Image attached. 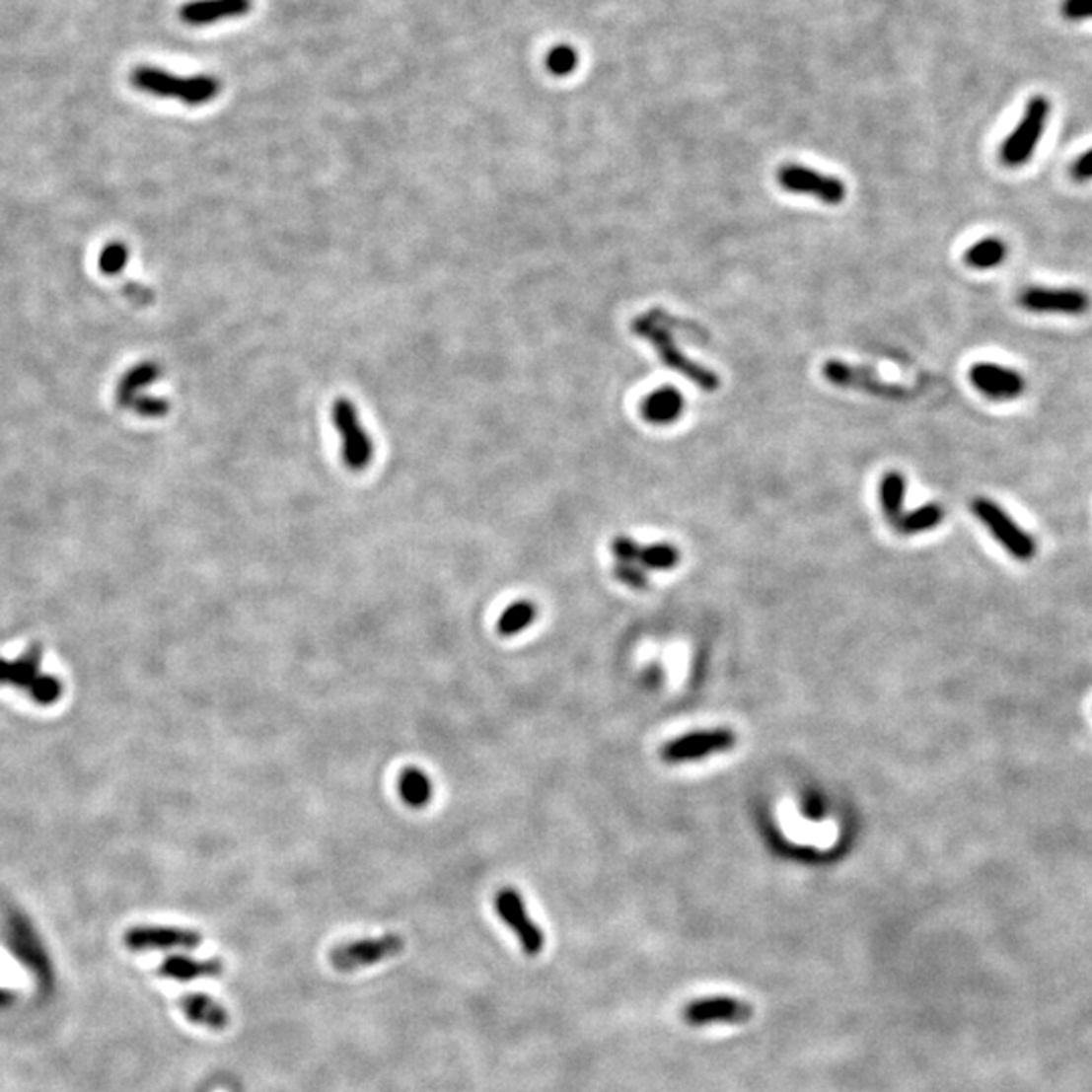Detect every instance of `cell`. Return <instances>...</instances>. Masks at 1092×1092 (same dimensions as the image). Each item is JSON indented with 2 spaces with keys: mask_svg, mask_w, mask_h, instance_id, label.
<instances>
[{
  "mask_svg": "<svg viewBox=\"0 0 1092 1092\" xmlns=\"http://www.w3.org/2000/svg\"><path fill=\"white\" fill-rule=\"evenodd\" d=\"M969 381L980 393L993 400H1014L1024 395L1026 379L995 362H978L969 371Z\"/></svg>",
  "mask_w": 1092,
  "mask_h": 1092,
  "instance_id": "obj_11",
  "label": "cell"
},
{
  "mask_svg": "<svg viewBox=\"0 0 1092 1092\" xmlns=\"http://www.w3.org/2000/svg\"><path fill=\"white\" fill-rule=\"evenodd\" d=\"M943 518H945V508L941 504H924V506H918L916 510H910L909 514H903L897 520V529L903 535H918V533L937 529V526L943 522Z\"/></svg>",
  "mask_w": 1092,
  "mask_h": 1092,
  "instance_id": "obj_21",
  "label": "cell"
},
{
  "mask_svg": "<svg viewBox=\"0 0 1092 1092\" xmlns=\"http://www.w3.org/2000/svg\"><path fill=\"white\" fill-rule=\"evenodd\" d=\"M182 1011L192 1022L213 1030H225V1026H229L227 1011L205 993H188L182 999Z\"/></svg>",
  "mask_w": 1092,
  "mask_h": 1092,
  "instance_id": "obj_18",
  "label": "cell"
},
{
  "mask_svg": "<svg viewBox=\"0 0 1092 1092\" xmlns=\"http://www.w3.org/2000/svg\"><path fill=\"white\" fill-rule=\"evenodd\" d=\"M1072 177L1080 182L1092 179V148L1076 158V162L1072 165Z\"/></svg>",
  "mask_w": 1092,
  "mask_h": 1092,
  "instance_id": "obj_32",
  "label": "cell"
},
{
  "mask_svg": "<svg viewBox=\"0 0 1092 1092\" xmlns=\"http://www.w3.org/2000/svg\"><path fill=\"white\" fill-rule=\"evenodd\" d=\"M777 179L787 192L816 196L818 200L824 202V205L834 207V205H839V202L845 198V184L839 179L822 175L814 169H807L801 165L781 167L777 173Z\"/></svg>",
  "mask_w": 1092,
  "mask_h": 1092,
  "instance_id": "obj_9",
  "label": "cell"
},
{
  "mask_svg": "<svg viewBox=\"0 0 1092 1092\" xmlns=\"http://www.w3.org/2000/svg\"><path fill=\"white\" fill-rule=\"evenodd\" d=\"M631 328H633V332H635L637 336H641V338H645V340H650V342H652V346L656 348V352L660 354V358L664 360L666 367H670L672 371L684 375L688 381H692V383L698 385L702 391H716V389L720 387V379H718L716 373H712L710 369L702 367V364H698V362L691 360L688 356H684V354L676 348V344H674L670 332H668L666 328L656 327V324H654L650 318H647V316H645V318H637V320L633 322V327H631Z\"/></svg>",
  "mask_w": 1092,
  "mask_h": 1092,
  "instance_id": "obj_2",
  "label": "cell"
},
{
  "mask_svg": "<svg viewBox=\"0 0 1092 1092\" xmlns=\"http://www.w3.org/2000/svg\"><path fill=\"white\" fill-rule=\"evenodd\" d=\"M494 907L498 916L512 928V933L522 943L526 955H539L545 947V935L541 926L529 916L522 895L514 888H502L496 893Z\"/></svg>",
  "mask_w": 1092,
  "mask_h": 1092,
  "instance_id": "obj_8",
  "label": "cell"
},
{
  "mask_svg": "<svg viewBox=\"0 0 1092 1092\" xmlns=\"http://www.w3.org/2000/svg\"><path fill=\"white\" fill-rule=\"evenodd\" d=\"M637 562L652 571H670L680 562V552L668 543H658L650 546H641Z\"/></svg>",
  "mask_w": 1092,
  "mask_h": 1092,
  "instance_id": "obj_25",
  "label": "cell"
},
{
  "mask_svg": "<svg viewBox=\"0 0 1092 1092\" xmlns=\"http://www.w3.org/2000/svg\"><path fill=\"white\" fill-rule=\"evenodd\" d=\"M684 395L674 387H662L641 402V417L652 425H670L684 413Z\"/></svg>",
  "mask_w": 1092,
  "mask_h": 1092,
  "instance_id": "obj_15",
  "label": "cell"
},
{
  "mask_svg": "<svg viewBox=\"0 0 1092 1092\" xmlns=\"http://www.w3.org/2000/svg\"><path fill=\"white\" fill-rule=\"evenodd\" d=\"M614 577L633 589L647 587V575L641 566H635L633 562H618L614 566Z\"/></svg>",
  "mask_w": 1092,
  "mask_h": 1092,
  "instance_id": "obj_29",
  "label": "cell"
},
{
  "mask_svg": "<svg viewBox=\"0 0 1092 1092\" xmlns=\"http://www.w3.org/2000/svg\"><path fill=\"white\" fill-rule=\"evenodd\" d=\"M641 546L629 539V537H616L612 541V552L619 558V562H637Z\"/></svg>",
  "mask_w": 1092,
  "mask_h": 1092,
  "instance_id": "obj_30",
  "label": "cell"
},
{
  "mask_svg": "<svg viewBox=\"0 0 1092 1092\" xmlns=\"http://www.w3.org/2000/svg\"><path fill=\"white\" fill-rule=\"evenodd\" d=\"M221 961L219 959H188V957H171L165 963V974L175 980H192L198 976H217L221 974Z\"/></svg>",
  "mask_w": 1092,
  "mask_h": 1092,
  "instance_id": "obj_24",
  "label": "cell"
},
{
  "mask_svg": "<svg viewBox=\"0 0 1092 1092\" xmlns=\"http://www.w3.org/2000/svg\"><path fill=\"white\" fill-rule=\"evenodd\" d=\"M332 423L342 439V462L350 472L367 470L375 458V445L364 429L358 409L340 397L332 404Z\"/></svg>",
  "mask_w": 1092,
  "mask_h": 1092,
  "instance_id": "obj_3",
  "label": "cell"
},
{
  "mask_svg": "<svg viewBox=\"0 0 1092 1092\" xmlns=\"http://www.w3.org/2000/svg\"><path fill=\"white\" fill-rule=\"evenodd\" d=\"M1007 257V246L997 237L978 241L965 252V263L974 269H993Z\"/></svg>",
  "mask_w": 1092,
  "mask_h": 1092,
  "instance_id": "obj_22",
  "label": "cell"
},
{
  "mask_svg": "<svg viewBox=\"0 0 1092 1092\" xmlns=\"http://www.w3.org/2000/svg\"><path fill=\"white\" fill-rule=\"evenodd\" d=\"M974 514L987 526V531L999 541V545L1020 560H1030L1036 554L1034 539L1022 531L995 502L987 498H976L971 504Z\"/></svg>",
  "mask_w": 1092,
  "mask_h": 1092,
  "instance_id": "obj_5",
  "label": "cell"
},
{
  "mask_svg": "<svg viewBox=\"0 0 1092 1092\" xmlns=\"http://www.w3.org/2000/svg\"><path fill=\"white\" fill-rule=\"evenodd\" d=\"M907 494V477L901 472H888L880 483V504L888 520L903 516V504Z\"/></svg>",
  "mask_w": 1092,
  "mask_h": 1092,
  "instance_id": "obj_23",
  "label": "cell"
},
{
  "mask_svg": "<svg viewBox=\"0 0 1092 1092\" xmlns=\"http://www.w3.org/2000/svg\"><path fill=\"white\" fill-rule=\"evenodd\" d=\"M397 789H399V795H400L402 803L413 807V809L427 807L431 803V797H433L431 779L427 777L425 771H421L419 766L402 768L400 775H399V781H397Z\"/></svg>",
  "mask_w": 1092,
  "mask_h": 1092,
  "instance_id": "obj_17",
  "label": "cell"
},
{
  "mask_svg": "<svg viewBox=\"0 0 1092 1092\" xmlns=\"http://www.w3.org/2000/svg\"><path fill=\"white\" fill-rule=\"evenodd\" d=\"M1060 13L1070 21L1092 19V0H1062Z\"/></svg>",
  "mask_w": 1092,
  "mask_h": 1092,
  "instance_id": "obj_31",
  "label": "cell"
},
{
  "mask_svg": "<svg viewBox=\"0 0 1092 1092\" xmlns=\"http://www.w3.org/2000/svg\"><path fill=\"white\" fill-rule=\"evenodd\" d=\"M130 81L138 92H144L156 98L181 100L186 106H194V108L213 102L221 92V81L215 75L179 77L167 69L152 67V65L136 67L130 75Z\"/></svg>",
  "mask_w": 1092,
  "mask_h": 1092,
  "instance_id": "obj_1",
  "label": "cell"
},
{
  "mask_svg": "<svg viewBox=\"0 0 1092 1092\" xmlns=\"http://www.w3.org/2000/svg\"><path fill=\"white\" fill-rule=\"evenodd\" d=\"M1050 113V104L1046 98H1032L1024 117L1016 130L1007 136V140L1001 146V162L1007 167H1022L1032 158L1034 150L1038 148L1046 119Z\"/></svg>",
  "mask_w": 1092,
  "mask_h": 1092,
  "instance_id": "obj_4",
  "label": "cell"
},
{
  "mask_svg": "<svg viewBox=\"0 0 1092 1092\" xmlns=\"http://www.w3.org/2000/svg\"><path fill=\"white\" fill-rule=\"evenodd\" d=\"M0 684H15L40 704H49L61 694L57 680L38 674V647H31L17 662L0 660Z\"/></svg>",
  "mask_w": 1092,
  "mask_h": 1092,
  "instance_id": "obj_6",
  "label": "cell"
},
{
  "mask_svg": "<svg viewBox=\"0 0 1092 1092\" xmlns=\"http://www.w3.org/2000/svg\"><path fill=\"white\" fill-rule=\"evenodd\" d=\"M252 11V0H190L182 5L179 17L190 27H205L223 19L243 17Z\"/></svg>",
  "mask_w": 1092,
  "mask_h": 1092,
  "instance_id": "obj_14",
  "label": "cell"
},
{
  "mask_svg": "<svg viewBox=\"0 0 1092 1092\" xmlns=\"http://www.w3.org/2000/svg\"><path fill=\"white\" fill-rule=\"evenodd\" d=\"M1020 306L1038 314L1080 316L1090 310V296L1076 288H1028Z\"/></svg>",
  "mask_w": 1092,
  "mask_h": 1092,
  "instance_id": "obj_12",
  "label": "cell"
},
{
  "mask_svg": "<svg viewBox=\"0 0 1092 1092\" xmlns=\"http://www.w3.org/2000/svg\"><path fill=\"white\" fill-rule=\"evenodd\" d=\"M160 367L156 362H140L132 371L121 377L115 389V400L119 407H130V402L142 395V391L160 377Z\"/></svg>",
  "mask_w": 1092,
  "mask_h": 1092,
  "instance_id": "obj_19",
  "label": "cell"
},
{
  "mask_svg": "<svg viewBox=\"0 0 1092 1092\" xmlns=\"http://www.w3.org/2000/svg\"><path fill=\"white\" fill-rule=\"evenodd\" d=\"M404 949V941L399 935H385L377 939H360L334 947L330 951V963L338 971H354L377 965L389 957L399 955Z\"/></svg>",
  "mask_w": 1092,
  "mask_h": 1092,
  "instance_id": "obj_7",
  "label": "cell"
},
{
  "mask_svg": "<svg viewBox=\"0 0 1092 1092\" xmlns=\"http://www.w3.org/2000/svg\"><path fill=\"white\" fill-rule=\"evenodd\" d=\"M737 745V735L728 728H712V731H698L678 737L662 747V759L668 763H686L698 761L710 755L733 749Z\"/></svg>",
  "mask_w": 1092,
  "mask_h": 1092,
  "instance_id": "obj_10",
  "label": "cell"
},
{
  "mask_svg": "<svg viewBox=\"0 0 1092 1092\" xmlns=\"http://www.w3.org/2000/svg\"><path fill=\"white\" fill-rule=\"evenodd\" d=\"M130 407L136 411V415L140 417H146V419H158V417H165L171 409L169 400L165 399H158V397H148V395H140L136 397Z\"/></svg>",
  "mask_w": 1092,
  "mask_h": 1092,
  "instance_id": "obj_28",
  "label": "cell"
},
{
  "mask_svg": "<svg viewBox=\"0 0 1092 1092\" xmlns=\"http://www.w3.org/2000/svg\"><path fill=\"white\" fill-rule=\"evenodd\" d=\"M751 1014H753V1007L735 997H706L688 1005L684 1011V1018L692 1026H706L716 1022L739 1024L749 1020Z\"/></svg>",
  "mask_w": 1092,
  "mask_h": 1092,
  "instance_id": "obj_13",
  "label": "cell"
},
{
  "mask_svg": "<svg viewBox=\"0 0 1092 1092\" xmlns=\"http://www.w3.org/2000/svg\"><path fill=\"white\" fill-rule=\"evenodd\" d=\"M577 63H579L577 51L569 45H558V47L550 49L548 55H546V69L556 77L571 75L575 71Z\"/></svg>",
  "mask_w": 1092,
  "mask_h": 1092,
  "instance_id": "obj_26",
  "label": "cell"
},
{
  "mask_svg": "<svg viewBox=\"0 0 1092 1092\" xmlns=\"http://www.w3.org/2000/svg\"><path fill=\"white\" fill-rule=\"evenodd\" d=\"M537 618H539V605L529 599H520L506 607L504 614L498 618L496 629L500 635L512 637L522 633L524 629H529Z\"/></svg>",
  "mask_w": 1092,
  "mask_h": 1092,
  "instance_id": "obj_20",
  "label": "cell"
},
{
  "mask_svg": "<svg viewBox=\"0 0 1092 1092\" xmlns=\"http://www.w3.org/2000/svg\"><path fill=\"white\" fill-rule=\"evenodd\" d=\"M128 943L148 949L171 947H194L200 943V935L188 928H136L128 935Z\"/></svg>",
  "mask_w": 1092,
  "mask_h": 1092,
  "instance_id": "obj_16",
  "label": "cell"
},
{
  "mask_svg": "<svg viewBox=\"0 0 1092 1092\" xmlns=\"http://www.w3.org/2000/svg\"><path fill=\"white\" fill-rule=\"evenodd\" d=\"M130 259V252L128 248L124 246V243H108V246L104 248L102 255H100V271L106 273V275H117L121 269L126 267Z\"/></svg>",
  "mask_w": 1092,
  "mask_h": 1092,
  "instance_id": "obj_27",
  "label": "cell"
}]
</instances>
